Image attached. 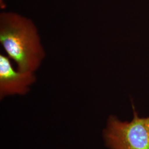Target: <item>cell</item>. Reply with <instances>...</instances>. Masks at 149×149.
Returning a JSON list of instances; mask_svg holds the SVG:
<instances>
[{"mask_svg":"<svg viewBox=\"0 0 149 149\" xmlns=\"http://www.w3.org/2000/svg\"><path fill=\"white\" fill-rule=\"evenodd\" d=\"M0 43L19 71L36 72L46 56L34 22L14 12L0 14Z\"/></svg>","mask_w":149,"mask_h":149,"instance_id":"6da1fadb","label":"cell"},{"mask_svg":"<svg viewBox=\"0 0 149 149\" xmlns=\"http://www.w3.org/2000/svg\"><path fill=\"white\" fill-rule=\"evenodd\" d=\"M103 138L109 149H149V117H139L134 111L133 118L128 122L111 116Z\"/></svg>","mask_w":149,"mask_h":149,"instance_id":"7a4b0ae2","label":"cell"},{"mask_svg":"<svg viewBox=\"0 0 149 149\" xmlns=\"http://www.w3.org/2000/svg\"><path fill=\"white\" fill-rule=\"evenodd\" d=\"M36 72L15 69L11 60L0 54V100L15 96H25L37 81Z\"/></svg>","mask_w":149,"mask_h":149,"instance_id":"3957f363","label":"cell"},{"mask_svg":"<svg viewBox=\"0 0 149 149\" xmlns=\"http://www.w3.org/2000/svg\"></svg>","mask_w":149,"mask_h":149,"instance_id":"277c9868","label":"cell"}]
</instances>
